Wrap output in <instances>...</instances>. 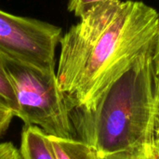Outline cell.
Returning a JSON list of instances; mask_svg holds the SVG:
<instances>
[{"label": "cell", "instance_id": "6da1fadb", "mask_svg": "<svg viewBox=\"0 0 159 159\" xmlns=\"http://www.w3.org/2000/svg\"><path fill=\"white\" fill-rule=\"evenodd\" d=\"M61 38L56 72L70 111L91 109L104 90L157 39L158 12L142 1L102 3Z\"/></svg>", "mask_w": 159, "mask_h": 159}, {"label": "cell", "instance_id": "7a4b0ae2", "mask_svg": "<svg viewBox=\"0 0 159 159\" xmlns=\"http://www.w3.org/2000/svg\"><path fill=\"white\" fill-rule=\"evenodd\" d=\"M155 46L156 41L104 90L91 109L70 111L76 139L94 147L100 157L154 145Z\"/></svg>", "mask_w": 159, "mask_h": 159}, {"label": "cell", "instance_id": "3957f363", "mask_svg": "<svg viewBox=\"0 0 159 159\" xmlns=\"http://www.w3.org/2000/svg\"><path fill=\"white\" fill-rule=\"evenodd\" d=\"M1 57L15 89L17 117L24 126H35L47 136L75 138L70 109L58 85L56 72Z\"/></svg>", "mask_w": 159, "mask_h": 159}, {"label": "cell", "instance_id": "277c9868", "mask_svg": "<svg viewBox=\"0 0 159 159\" xmlns=\"http://www.w3.org/2000/svg\"><path fill=\"white\" fill-rule=\"evenodd\" d=\"M61 29L39 20L0 10V55L43 71H55Z\"/></svg>", "mask_w": 159, "mask_h": 159}, {"label": "cell", "instance_id": "5b68a950", "mask_svg": "<svg viewBox=\"0 0 159 159\" xmlns=\"http://www.w3.org/2000/svg\"><path fill=\"white\" fill-rule=\"evenodd\" d=\"M21 159H56L48 137L35 126H24L20 136Z\"/></svg>", "mask_w": 159, "mask_h": 159}, {"label": "cell", "instance_id": "8992f818", "mask_svg": "<svg viewBox=\"0 0 159 159\" xmlns=\"http://www.w3.org/2000/svg\"><path fill=\"white\" fill-rule=\"evenodd\" d=\"M56 159H101L98 151L76 138L48 136Z\"/></svg>", "mask_w": 159, "mask_h": 159}, {"label": "cell", "instance_id": "52a82bcc", "mask_svg": "<svg viewBox=\"0 0 159 159\" xmlns=\"http://www.w3.org/2000/svg\"><path fill=\"white\" fill-rule=\"evenodd\" d=\"M0 97L7 103L15 116L18 114V102L15 89L0 55Z\"/></svg>", "mask_w": 159, "mask_h": 159}, {"label": "cell", "instance_id": "ba28073f", "mask_svg": "<svg viewBox=\"0 0 159 159\" xmlns=\"http://www.w3.org/2000/svg\"><path fill=\"white\" fill-rule=\"evenodd\" d=\"M101 159H156V155L154 145H150L102 156Z\"/></svg>", "mask_w": 159, "mask_h": 159}, {"label": "cell", "instance_id": "9c48e42d", "mask_svg": "<svg viewBox=\"0 0 159 159\" xmlns=\"http://www.w3.org/2000/svg\"><path fill=\"white\" fill-rule=\"evenodd\" d=\"M109 1L113 0H69L67 7L68 10L74 13L75 17L81 18L93 7Z\"/></svg>", "mask_w": 159, "mask_h": 159}, {"label": "cell", "instance_id": "30bf717a", "mask_svg": "<svg viewBox=\"0 0 159 159\" xmlns=\"http://www.w3.org/2000/svg\"><path fill=\"white\" fill-rule=\"evenodd\" d=\"M12 110L7 103L0 97V139L7 131L9 125L14 117Z\"/></svg>", "mask_w": 159, "mask_h": 159}, {"label": "cell", "instance_id": "8fae6325", "mask_svg": "<svg viewBox=\"0 0 159 159\" xmlns=\"http://www.w3.org/2000/svg\"><path fill=\"white\" fill-rule=\"evenodd\" d=\"M0 159H21L19 149L12 143H0Z\"/></svg>", "mask_w": 159, "mask_h": 159}, {"label": "cell", "instance_id": "7c38bea8", "mask_svg": "<svg viewBox=\"0 0 159 159\" xmlns=\"http://www.w3.org/2000/svg\"><path fill=\"white\" fill-rule=\"evenodd\" d=\"M156 138H159V76L156 82Z\"/></svg>", "mask_w": 159, "mask_h": 159}, {"label": "cell", "instance_id": "4fadbf2b", "mask_svg": "<svg viewBox=\"0 0 159 159\" xmlns=\"http://www.w3.org/2000/svg\"><path fill=\"white\" fill-rule=\"evenodd\" d=\"M154 64H155L156 75L159 76V28L157 36V40H156L155 51H154Z\"/></svg>", "mask_w": 159, "mask_h": 159}]
</instances>
